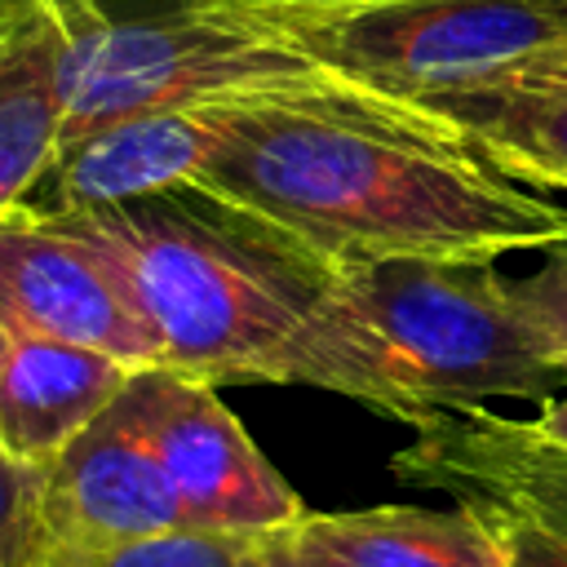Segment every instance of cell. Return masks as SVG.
Listing matches in <instances>:
<instances>
[{"label": "cell", "instance_id": "obj_8", "mask_svg": "<svg viewBox=\"0 0 567 567\" xmlns=\"http://www.w3.org/2000/svg\"><path fill=\"white\" fill-rule=\"evenodd\" d=\"M0 328L75 341L128 368L164 363L115 261L75 226L31 204L0 217Z\"/></svg>", "mask_w": 567, "mask_h": 567}, {"label": "cell", "instance_id": "obj_19", "mask_svg": "<svg viewBox=\"0 0 567 567\" xmlns=\"http://www.w3.org/2000/svg\"><path fill=\"white\" fill-rule=\"evenodd\" d=\"M226 9H328V4H368V0H204Z\"/></svg>", "mask_w": 567, "mask_h": 567}, {"label": "cell", "instance_id": "obj_14", "mask_svg": "<svg viewBox=\"0 0 567 567\" xmlns=\"http://www.w3.org/2000/svg\"><path fill=\"white\" fill-rule=\"evenodd\" d=\"M421 106L447 115L509 177L567 190V80L496 75L447 89Z\"/></svg>", "mask_w": 567, "mask_h": 567}, {"label": "cell", "instance_id": "obj_6", "mask_svg": "<svg viewBox=\"0 0 567 567\" xmlns=\"http://www.w3.org/2000/svg\"><path fill=\"white\" fill-rule=\"evenodd\" d=\"M390 470L465 509L501 567H567V447L536 421L492 408L434 412L412 425Z\"/></svg>", "mask_w": 567, "mask_h": 567}, {"label": "cell", "instance_id": "obj_13", "mask_svg": "<svg viewBox=\"0 0 567 567\" xmlns=\"http://www.w3.org/2000/svg\"><path fill=\"white\" fill-rule=\"evenodd\" d=\"M279 532L319 567H501L487 532L456 505H372L337 514L306 509Z\"/></svg>", "mask_w": 567, "mask_h": 567}, {"label": "cell", "instance_id": "obj_16", "mask_svg": "<svg viewBox=\"0 0 567 567\" xmlns=\"http://www.w3.org/2000/svg\"><path fill=\"white\" fill-rule=\"evenodd\" d=\"M49 549L40 518V465L0 447V567H40Z\"/></svg>", "mask_w": 567, "mask_h": 567}, {"label": "cell", "instance_id": "obj_23", "mask_svg": "<svg viewBox=\"0 0 567 567\" xmlns=\"http://www.w3.org/2000/svg\"><path fill=\"white\" fill-rule=\"evenodd\" d=\"M0 337H4V328H0Z\"/></svg>", "mask_w": 567, "mask_h": 567}, {"label": "cell", "instance_id": "obj_15", "mask_svg": "<svg viewBox=\"0 0 567 567\" xmlns=\"http://www.w3.org/2000/svg\"><path fill=\"white\" fill-rule=\"evenodd\" d=\"M266 536L168 527L155 536H133L111 545H49L40 567H261Z\"/></svg>", "mask_w": 567, "mask_h": 567}, {"label": "cell", "instance_id": "obj_9", "mask_svg": "<svg viewBox=\"0 0 567 567\" xmlns=\"http://www.w3.org/2000/svg\"><path fill=\"white\" fill-rule=\"evenodd\" d=\"M40 518L49 545H111L186 527L128 390L40 465Z\"/></svg>", "mask_w": 567, "mask_h": 567}, {"label": "cell", "instance_id": "obj_18", "mask_svg": "<svg viewBox=\"0 0 567 567\" xmlns=\"http://www.w3.org/2000/svg\"><path fill=\"white\" fill-rule=\"evenodd\" d=\"M505 75H527V80H567V35L563 40H554V44H545V49H536L532 58H523L514 71H505Z\"/></svg>", "mask_w": 567, "mask_h": 567}, {"label": "cell", "instance_id": "obj_1", "mask_svg": "<svg viewBox=\"0 0 567 567\" xmlns=\"http://www.w3.org/2000/svg\"><path fill=\"white\" fill-rule=\"evenodd\" d=\"M190 190L266 221L328 270L496 261L567 239V208L501 173L461 124L350 80L248 102Z\"/></svg>", "mask_w": 567, "mask_h": 567}, {"label": "cell", "instance_id": "obj_17", "mask_svg": "<svg viewBox=\"0 0 567 567\" xmlns=\"http://www.w3.org/2000/svg\"><path fill=\"white\" fill-rule=\"evenodd\" d=\"M514 301L532 323L545 359L567 381V239L545 248V261L532 275L514 279Z\"/></svg>", "mask_w": 567, "mask_h": 567}, {"label": "cell", "instance_id": "obj_10", "mask_svg": "<svg viewBox=\"0 0 567 567\" xmlns=\"http://www.w3.org/2000/svg\"><path fill=\"white\" fill-rule=\"evenodd\" d=\"M244 106L248 102H208L111 120L62 146L40 182L44 195L27 204L40 213H93L128 199L182 195L221 151Z\"/></svg>", "mask_w": 567, "mask_h": 567}, {"label": "cell", "instance_id": "obj_7", "mask_svg": "<svg viewBox=\"0 0 567 567\" xmlns=\"http://www.w3.org/2000/svg\"><path fill=\"white\" fill-rule=\"evenodd\" d=\"M124 390L168 474L186 527L266 536L306 514L301 496L221 403L217 385L173 368H137Z\"/></svg>", "mask_w": 567, "mask_h": 567}, {"label": "cell", "instance_id": "obj_5", "mask_svg": "<svg viewBox=\"0 0 567 567\" xmlns=\"http://www.w3.org/2000/svg\"><path fill=\"white\" fill-rule=\"evenodd\" d=\"M244 13L266 18L350 84L403 102L496 80L567 35L545 0H368Z\"/></svg>", "mask_w": 567, "mask_h": 567}, {"label": "cell", "instance_id": "obj_11", "mask_svg": "<svg viewBox=\"0 0 567 567\" xmlns=\"http://www.w3.org/2000/svg\"><path fill=\"white\" fill-rule=\"evenodd\" d=\"M66 0H0V217L35 195L66 124Z\"/></svg>", "mask_w": 567, "mask_h": 567}, {"label": "cell", "instance_id": "obj_12", "mask_svg": "<svg viewBox=\"0 0 567 567\" xmlns=\"http://www.w3.org/2000/svg\"><path fill=\"white\" fill-rule=\"evenodd\" d=\"M137 368L58 337H0V447L13 461H53L93 425Z\"/></svg>", "mask_w": 567, "mask_h": 567}, {"label": "cell", "instance_id": "obj_21", "mask_svg": "<svg viewBox=\"0 0 567 567\" xmlns=\"http://www.w3.org/2000/svg\"><path fill=\"white\" fill-rule=\"evenodd\" d=\"M261 567H319V563L301 558V554L284 540V532H270V536H266V558H261Z\"/></svg>", "mask_w": 567, "mask_h": 567}, {"label": "cell", "instance_id": "obj_2", "mask_svg": "<svg viewBox=\"0 0 567 567\" xmlns=\"http://www.w3.org/2000/svg\"><path fill=\"white\" fill-rule=\"evenodd\" d=\"M270 381L315 385L408 425L492 399L549 403L567 385L523 319L514 279L470 257L337 266Z\"/></svg>", "mask_w": 567, "mask_h": 567}, {"label": "cell", "instance_id": "obj_20", "mask_svg": "<svg viewBox=\"0 0 567 567\" xmlns=\"http://www.w3.org/2000/svg\"><path fill=\"white\" fill-rule=\"evenodd\" d=\"M549 439H558L567 447V394H554L549 403H540V412L532 416Z\"/></svg>", "mask_w": 567, "mask_h": 567}, {"label": "cell", "instance_id": "obj_3", "mask_svg": "<svg viewBox=\"0 0 567 567\" xmlns=\"http://www.w3.org/2000/svg\"><path fill=\"white\" fill-rule=\"evenodd\" d=\"M53 217L115 261L159 341V368L208 385L270 381L279 350L332 279L266 221L217 199L190 208L186 190Z\"/></svg>", "mask_w": 567, "mask_h": 567}, {"label": "cell", "instance_id": "obj_22", "mask_svg": "<svg viewBox=\"0 0 567 567\" xmlns=\"http://www.w3.org/2000/svg\"><path fill=\"white\" fill-rule=\"evenodd\" d=\"M545 4H549V9H554L563 22H567V0H545Z\"/></svg>", "mask_w": 567, "mask_h": 567}, {"label": "cell", "instance_id": "obj_4", "mask_svg": "<svg viewBox=\"0 0 567 567\" xmlns=\"http://www.w3.org/2000/svg\"><path fill=\"white\" fill-rule=\"evenodd\" d=\"M62 146L142 111L261 102L346 84L266 18L186 0L168 13L111 18L102 0H66Z\"/></svg>", "mask_w": 567, "mask_h": 567}]
</instances>
